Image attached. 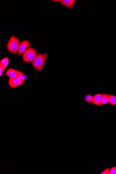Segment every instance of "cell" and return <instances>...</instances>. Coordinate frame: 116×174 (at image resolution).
<instances>
[{
  "mask_svg": "<svg viewBox=\"0 0 116 174\" xmlns=\"http://www.w3.org/2000/svg\"><path fill=\"white\" fill-rule=\"evenodd\" d=\"M37 52L34 48H30L23 54V60L26 63L32 62L37 55Z\"/></svg>",
  "mask_w": 116,
  "mask_h": 174,
  "instance_id": "obj_3",
  "label": "cell"
},
{
  "mask_svg": "<svg viewBox=\"0 0 116 174\" xmlns=\"http://www.w3.org/2000/svg\"><path fill=\"white\" fill-rule=\"evenodd\" d=\"M9 61V59L8 57L4 58L1 60L0 63V67L4 71L7 66Z\"/></svg>",
  "mask_w": 116,
  "mask_h": 174,
  "instance_id": "obj_9",
  "label": "cell"
},
{
  "mask_svg": "<svg viewBox=\"0 0 116 174\" xmlns=\"http://www.w3.org/2000/svg\"><path fill=\"white\" fill-rule=\"evenodd\" d=\"M110 174H116V167H113L110 170Z\"/></svg>",
  "mask_w": 116,
  "mask_h": 174,
  "instance_id": "obj_14",
  "label": "cell"
},
{
  "mask_svg": "<svg viewBox=\"0 0 116 174\" xmlns=\"http://www.w3.org/2000/svg\"><path fill=\"white\" fill-rule=\"evenodd\" d=\"M30 46V43L28 40H24L21 43L18 50V54L19 55H21L24 53L29 48Z\"/></svg>",
  "mask_w": 116,
  "mask_h": 174,
  "instance_id": "obj_6",
  "label": "cell"
},
{
  "mask_svg": "<svg viewBox=\"0 0 116 174\" xmlns=\"http://www.w3.org/2000/svg\"><path fill=\"white\" fill-rule=\"evenodd\" d=\"M47 56V54H39L37 55L32 62V66L35 70L39 71L42 70Z\"/></svg>",
  "mask_w": 116,
  "mask_h": 174,
  "instance_id": "obj_2",
  "label": "cell"
},
{
  "mask_svg": "<svg viewBox=\"0 0 116 174\" xmlns=\"http://www.w3.org/2000/svg\"><path fill=\"white\" fill-rule=\"evenodd\" d=\"M109 103L112 105L116 106V96L112 95H109Z\"/></svg>",
  "mask_w": 116,
  "mask_h": 174,
  "instance_id": "obj_11",
  "label": "cell"
},
{
  "mask_svg": "<svg viewBox=\"0 0 116 174\" xmlns=\"http://www.w3.org/2000/svg\"><path fill=\"white\" fill-rule=\"evenodd\" d=\"M109 103V95L106 94H102V101H101L102 105L106 104Z\"/></svg>",
  "mask_w": 116,
  "mask_h": 174,
  "instance_id": "obj_10",
  "label": "cell"
},
{
  "mask_svg": "<svg viewBox=\"0 0 116 174\" xmlns=\"http://www.w3.org/2000/svg\"><path fill=\"white\" fill-rule=\"evenodd\" d=\"M85 99L86 102L93 103L94 100V96H92L90 94H88V95L85 96Z\"/></svg>",
  "mask_w": 116,
  "mask_h": 174,
  "instance_id": "obj_12",
  "label": "cell"
},
{
  "mask_svg": "<svg viewBox=\"0 0 116 174\" xmlns=\"http://www.w3.org/2000/svg\"><path fill=\"white\" fill-rule=\"evenodd\" d=\"M21 41L15 36H12L7 44L8 51L12 54H17Z\"/></svg>",
  "mask_w": 116,
  "mask_h": 174,
  "instance_id": "obj_1",
  "label": "cell"
},
{
  "mask_svg": "<svg viewBox=\"0 0 116 174\" xmlns=\"http://www.w3.org/2000/svg\"><path fill=\"white\" fill-rule=\"evenodd\" d=\"M25 80V79L22 77L14 79L10 78L8 83L10 88H14L21 85Z\"/></svg>",
  "mask_w": 116,
  "mask_h": 174,
  "instance_id": "obj_5",
  "label": "cell"
},
{
  "mask_svg": "<svg viewBox=\"0 0 116 174\" xmlns=\"http://www.w3.org/2000/svg\"><path fill=\"white\" fill-rule=\"evenodd\" d=\"M0 70H1V75H0V76H1L2 74V73L4 71L3 70L1 67H0Z\"/></svg>",
  "mask_w": 116,
  "mask_h": 174,
  "instance_id": "obj_15",
  "label": "cell"
},
{
  "mask_svg": "<svg viewBox=\"0 0 116 174\" xmlns=\"http://www.w3.org/2000/svg\"><path fill=\"white\" fill-rule=\"evenodd\" d=\"M110 168H107L106 169L104 170L103 172H101L100 174H110Z\"/></svg>",
  "mask_w": 116,
  "mask_h": 174,
  "instance_id": "obj_13",
  "label": "cell"
},
{
  "mask_svg": "<svg viewBox=\"0 0 116 174\" xmlns=\"http://www.w3.org/2000/svg\"><path fill=\"white\" fill-rule=\"evenodd\" d=\"M6 75L10 79L22 78L23 76L22 72L13 69H8L6 72Z\"/></svg>",
  "mask_w": 116,
  "mask_h": 174,
  "instance_id": "obj_4",
  "label": "cell"
},
{
  "mask_svg": "<svg viewBox=\"0 0 116 174\" xmlns=\"http://www.w3.org/2000/svg\"><path fill=\"white\" fill-rule=\"evenodd\" d=\"M52 1L60 2L62 5L69 8H72L76 2V0H53Z\"/></svg>",
  "mask_w": 116,
  "mask_h": 174,
  "instance_id": "obj_7",
  "label": "cell"
},
{
  "mask_svg": "<svg viewBox=\"0 0 116 174\" xmlns=\"http://www.w3.org/2000/svg\"><path fill=\"white\" fill-rule=\"evenodd\" d=\"M102 94H97L94 96V100L93 103L94 104L97 106L102 105L101 103Z\"/></svg>",
  "mask_w": 116,
  "mask_h": 174,
  "instance_id": "obj_8",
  "label": "cell"
}]
</instances>
